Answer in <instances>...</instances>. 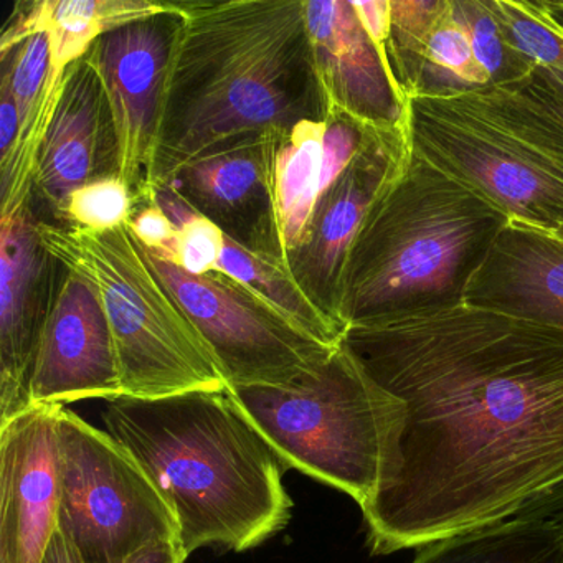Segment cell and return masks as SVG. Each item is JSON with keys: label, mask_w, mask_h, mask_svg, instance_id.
Returning <instances> with one entry per match:
<instances>
[{"label": "cell", "mask_w": 563, "mask_h": 563, "mask_svg": "<svg viewBox=\"0 0 563 563\" xmlns=\"http://www.w3.org/2000/svg\"><path fill=\"white\" fill-rule=\"evenodd\" d=\"M344 341L407 407L400 473L362 507L374 555L512 519L563 483V329L460 302Z\"/></svg>", "instance_id": "obj_1"}, {"label": "cell", "mask_w": 563, "mask_h": 563, "mask_svg": "<svg viewBox=\"0 0 563 563\" xmlns=\"http://www.w3.org/2000/svg\"><path fill=\"white\" fill-rule=\"evenodd\" d=\"M183 27L167 78L150 192L227 144L325 121L305 0L174 2Z\"/></svg>", "instance_id": "obj_2"}, {"label": "cell", "mask_w": 563, "mask_h": 563, "mask_svg": "<svg viewBox=\"0 0 563 563\" xmlns=\"http://www.w3.org/2000/svg\"><path fill=\"white\" fill-rule=\"evenodd\" d=\"M103 421L169 504L189 555L203 547L255 549L291 520L288 467L227 388L121 395L108 401Z\"/></svg>", "instance_id": "obj_3"}, {"label": "cell", "mask_w": 563, "mask_h": 563, "mask_svg": "<svg viewBox=\"0 0 563 563\" xmlns=\"http://www.w3.org/2000/svg\"><path fill=\"white\" fill-rule=\"evenodd\" d=\"M509 223L483 197L418 156L368 209L349 250L339 321L351 325L463 302Z\"/></svg>", "instance_id": "obj_4"}, {"label": "cell", "mask_w": 563, "mask_h": 563, "mask_svg": "<svg viewBox=\"0 0 563 563\" xmlns=\"http://www.w3.org/2000/svg\"><path fill=\"white\" fill-rule=\"evenodd\" d=\"M411 146L509 220L563 229V126L519 85L420 93Z\"/></svg>", "instance_id": "obj_5"}, {"label": "cell", "mask_w": 563, "mask_h": 563, "mask_svg": "<svg viewBox=\"0 0 563 563\" xmlns=\"http://www.w3.org/2000/svg\"><path fill=\"white\" fill-rule=\"evenodd\" d=\"M286 467L367 506L397 479L407 407L345 341L291 387H227Z\"/></svg>", "instance_id": "obj_6"}, {"label": "cell", "mask_w": 563, "mask_h": 563, "mask_svg": "<svg viewBox=\"0 0 563 563\" xmlns=\"http://www.w3.org/2000/svg\"><path fill=\"white\" fill-rule=\"evenodd\" d=\"M38 235L62 266L93 285L113 335L123 395L227 388L209 345L128 225L88 232L38 222Z\"/></svg>", "instance_id": "obj_7"}, {"label": "cell", "mask_w": 563, "mask_h": 563, "mask_svg": "<svg viewBox=\"0 0 563 563\" xmlns=\"http://www.w3.org/2000/svg\"><path fill=\"white\" fill-rule=\"evenodd\" d=\"M57 437L58 529L81 563H124L151 543L179 539L169 504L113 434L58 407Z\"/></svg>", "instance_id": "obj_8"}, {"label": "cell", "mask_w": 563, "mask_h": 563, "mask_svg": "<svg viewBox=\"0 0 563 563\" xmlns=\"http://www.w3.org/2000/svg\"><path fill=\"white\" fill-rule=\"evenodd\" d=\"M144 252L209 345L227 387H291L318 371L338 347L312 338L219 269L189 275Z\"/></svg>", "instance_id": "obj_9"}, {"label": "cell", "mask_w": 563, "mask_h": 563, "mask_svg": "<svg viewBox=\"0 0 563 563\" xmlns=\"http://www.w3.org/2000/svg\"><path fill=\"white\" fill-rule=\"evenodd\" d=\"M166 5L161 14L101 35L88 52L110 108L118 176L133 192L134 206L150 196L167 78L183 27L179 9Z\"/></svg>", "instance_id": "obj_10"}, {"label": "cell", "mask_w": 563, "mask_h": 563, "mask_svg": "<svg viewBox=\"0 0 563 563\" xmlns=\"http://www.w3.org/2000/svg\"><path fill=\"white\" fill-rule=\"evenodd\" d=\"M411 156L410 123L391 131L362 130L354 157L321 190L301 245L286 260L299 288L339 325V292L349 250L372 203Z\"/></svg>", "instance_id": "obj_11"}, {"label": "cell", "mask_w": 563, "mask_h": 563, "mask_svg": "<svg viewBox=\"0 0 563 563\" xmlns=\"http://www.w3.org/2000/svg\"><path fill=\"white\" fill-rule=\"evenodd\" d=\"M123 395L110 324L93 285L64 266L32 365L31 407Z\"/></svg>", "instance_id": "obj_12"}, {"label": "cell", "mask_w": 563, "mask_h": 563, "mask_svg": "<svg viewBox=\"0 0 563 563\" xmlns=\"http://www.w3.org/2000/svg\"><path fill=\"white\" fill-rule=\"evenodd\" d=\"M62 268L31 206L0 220V424L31 408L32 365Z\"/></svg>", "instance_id": "obj_13"}, {"label": "cell", "mask_w": 563, "mask_h": 563, "mask_svg": "<svg viewBox=\"0 0 563 563\" xmlns=\"http://www.w3.org/2000/svg\"><path fill=\"white\" fill-rule=\"evenodd\" d=\"M57 408L31 407L0 424V563H42L58 529Z\"/></svg>", "instance_id": "obj_14"}, {"label": "cell", "mask_w": 563, "mask_h": 563, "mask_svg": "<svg viewBox=\"0 0 563 563\" xmlns=\"http://www.w3.org/2000/svg\"><path fill=\"white\" fill-rule=\"evenodd\" d=\"M273 134L242 137L206 154L167 186L233 242L286 263L273 190Z\"/></svg>", "instance_id": "obj_15"}, {"label": "cell", "mask_w": 563, "mask_h": 563, "mask_svg": "<svg viewBox=\"0 0 563 563\" xmlns=\"http://www.w3.org/2000/svg\"><path fill=\"white\" fill-rule=\"evenodd\" d=\"M305 14L328 117L344 114L364 130L408 126L410 100L385 70L351 0H305Z\"/></svg>", "instance_id": "obj_16"}, {"label": "cell", "mask_w": 563, "mask_h": 563, "mask_svg": "<svg viewBox=\"0 0 563 563\" xmlns=\"http://www.w3.org/2000/svg\"><path fill=\"white\" fill-rule=\"evenodd\" d=\"M110 176H118L113 123L100 75L87 54L65 71L42 143L34 194L52 216L64 220L75 190Z\"/></svg>", "instance_id": "obj_17"}, {"label": "cell", "mask_w": 563, "mask_h": 563, "mask_svg": "<svg viewBox=\"0 0 563 563\" xmlns=\"http://www.w3.org/2000/svg\"><path fill=\"white\" fill-rule=\"evenodd\" d=\"M463 302L563 329V240L509 220L467 283Z\"/></svg>", "instance_id": "obj_18"}, {"label": "cell", "mask_w": 563, "mask_h": 563, "mask_svg": "<svg viewBox=\"0 0 563 563\" xmlns=\"http://www.w3.org/2000/svg\"><path fill=\"white\" fill-rule=\"evenodd\" d=\"M164 11V2L151 0H21L0 35V54L48 34L51 68L67 71L101 35Z\"/></svg>", "instance_id": "obj_19"}, {"label": "cell", "mask_w": 563, "mask_h": 563, "mask_svg": "<svg viewBox=\"0 0 563 563\" xmlns=\"http://www.w3.org/2000/svg\"><path fill=\"white\" fill-rule=\"evenodd\" d=\"M325 121L273 134V190L285 260L301 245L322 186Z\"/></svg>", "instance_id": "obj_20"}, {"label": "cell", "mask_w": 563, "mask_h": 563, "mask_svg": "<svg viewBox=\"0 0 563 563\" xmlns=\"http://www.w3.org/2000/svg\"><path fill=\"white\" fill-rule=\"evenodd\" d=\"M411 563H563V530L514 517L428 543Z\"/></svg>", "instance_id": "obj_21"}, {"label": "cell", "mask_w": 563, "mask_h": 563, "mask_svg": "<svg viewBox=\"0 0 563 563\" xmlns=\"http://www.w3.org/2000/svg\"><path fill=\"white\" fill-rule=\"evenodd\" d=\"M217 269L272 302L312 338L328 345L344 341L345 329L316 308L282 258L253 252L225 236V250Z\"/></svg>", "instance_id": "obj_22"}, {"label": "cell", "mask_w": 563, "mask_h": 563, "mask_svg": "<svg viewBox=\"0 0 563 563\" xmlns=\"http://www.w3.org/2000/svg\"><path fill=\"white\" fill-rule=\"evenodd\" d=\"M420 93H450L490 87L486 68L477 60L470 31L457 18L453 0H444L423 48ZM418 93V95H420Z\"/></svg>", "instance_id": "obj_23"}, {"label": "cell", "mask_w": 563, "mask_h": 563, "mask_svg": "<svg viewBox=\"0 0 563 563\" xmlns=\"http://www.w3.org/2000/svg\"><path fill=\"white\" fill-rule=\"evenodd\" d=\"M484 4L517 54L563 78V24L545 0H484Z\"/></svg>", "instance_id": "obj_24"}, {"label": "cell", "mask_w": 563, "mask_h": 563, "mask_svg": "<svg viewBox=\"0 0 563 563\" xmlns=\"http://www.w3.org/2000/svg\"><path fill=\"white\" fill-rule=\"evenodd\" d=\"M151 199L177 229L176 243L166 262L189 275L216 272L225 250V233L212 220L196 212L170 186L151 190Z\"/></svg>", "instance_id": "obj_25"}, {"label": "cell", "mask_w": 563, "mask_h": 563, "mask_svg": "<svg viewBox=\"0 0 563 563\" xmlns=\"http://www.w3.org/2000/svg\"><path fill=\"white\" fill-rule=\"evenodd\" d=\"M453 2L457 18L470 31L477 60L489 75L490 87L520 84L532 75L537 67L510 47L496 19L484 4V0H453Z\"/></svg>", "instance_id": "obj_26"}, {"label": "cell", "mask_w": 563, "mask_h": 563, "mask_svg": "<svg viewBox=\"0 0 563 563\" xmlns=\"http://www.w3.org/2000/svg\"><path fill=\"white\" fill-rule=\"evenodd\" d=\"M2 77L0 85L11 91L21 120V133H25L34 120L38 101L47 85L51 71V38L48 34L32 35L11 51L0 54ZM19 140V137H18Z\"/></svg>", "instance_id": "obj_27"}, {"label": "cell", "mask_w": 563, "mask_h": 563, "mask_svg": "<svg viewBox=\"0 0 563 563\" xmlns=\"http://www.w3.org/2000/svg\"><path fill=\"white\" fill-rule=\"evenodd\" d=\"M134 196L121 177L93 180L71 194L64 220L74 229L111 232L128 225L133 216Z\"/></svg>", "instance_id": "obj_28"}, {"label": "cell", "mask_w": 563, "mask_h": 563, "mask_svg": "<svg viewBox=\"0 0 563 563\" xmlns=\"http://www.w3.org/2000/svg\"><path fill=\"white\" fill-rule=\"evenodd\" d=\"M128 229L147 252L159 258L169 260L176 243L177 229L151 197H147L146 202L134 207Z\"/></svg>", "instance_id": "obj_29"}, {"label": "cell", "mask_w": 563, "mask_h": 563, "mask_svg": "<svg viewBox=\"0 0 563 563\" xmlns=\"http://www.w3.org/2000/svg\"><path fill=\"white\" fill-rule=\"evenodd\" d=\"M351 2L352 5H354L355 12H357L358 21L364 25L365 32H367L368 37H371L372 44H374L375 51H377L385 70H387L390 77L398 84L390 58V0H371V2H354V0H351Z\"/></svg>", "instance_id": "obj_30"}, {"label": "cell", "mask_w": 563, "mask_h": 563, "mask_svg": "<svg viewBox=\"0 0 563 563\" xmlns=\"http://www.w3.org/2000/svg\"><path fill=\"white\" fill-rule=\"evenodd\" d=\"M520 88L540 104L550 117L555 118L563 126V78L552 71L536 68L526 80L520 81Z\"/></svg>", "instance_id": "obj_31"}, {"label": "cell", "mask_w": 563, "mask_h": 563, "mask_svg": "<svg viewBox=\"0 0 563 563\" xmlns=\"http://www.w3.org/2000/svg\"><path fill=\"white\" fill-rule=\"evenodd\" d=\"M516 519H540L563 530V483L537 496L516 514ZM512 517V519H514Z\"/></svg>", "instance_id": "obj_32"}, {"label": "cell", "mask_w": 563, "mask_h": 563, "mask_svg": "<svg viewBox=\"0 0 563 563\" xmlns=\"http://www.w3.org/2000/svg\"><path fill=\"white\" fill-rule=\"evenodd\" d=\"M21 133L18 107L8 88L0 85V163L11 156Z\"/></svg>", "instance_id": "obj_33"}, {"label": "cell", "mask_w": 563, "mask_h": 563, "mask_svg": "<svg viewBox=\"0 0 563 563\" xmlns=\"http://www.w3.org/2000/svg\"><path fill=\"white\" fill-rule=\"evenodd\" d=\"M187 556L189 553L180 539L159 540L144 547L124 563H186Z\"/></svg>", "instance_id": "obj_34"}, {"label": "cell", "mask_w": 563, "mask_h": 563, "mask_svg": "<svg viewBox=\"0 0 563 563\" xmlns=\"http://www.w3.org/2000/svg\"><path fill=\"white\" fill-rule=\"evenodd\" d=\"M42 563H81L80 556L75 552L70 540L65 537L60 529L55 530L47 552H45Z\"/></svg>", "instance_id": "obj_35"}, {"label": "cell", "mask_w": 563, "mask_h": 563, "mask_svg": "<svg viewBox=\"0 0 563 563\" xmlns=\"http://www.w3.org/2000/svg\"><path fill=\"white\" fill-rule=\"evenodd\" d=\"M547 8L552 11L553 15L563 19V0H545Z\"/></svg>", "instance_id": "obj_36"}, {"label": "cell", "mask_w": 563, "mask_h": 563, "mask_svg": "<svg viewBox=\"0 0 563 563\" xmlns=\"http://www.w3.org/2000/svg\"><path fill=\"white\" fill-rule=\"evenodd\" d=\"M552 235H555L556 239L563 240V229L559 230V232H553Z\"/></svg>", "instance_id": "obj_37"}, {"label": "cell", "mask_w": 563, "mask_h": 563, "mask_svg": "<svg viewBox=\"0 0 563 563\" xmlns=\"http://www.w3.org/2000/svg\"><path fill=\"white\" fill-rule=\"evenodd\" d=\"M560 22H562V24H563V19H560Z\"/></svg>", "instance_id": "obj_38"}]
</instances>
